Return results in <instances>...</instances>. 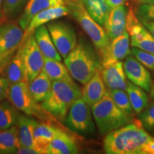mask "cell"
<instances>
[{"label":"cell","mask_w":154,"mask_h":154,"mask_svg":"<svg viewBox=\"0 0 154 154\" xmlns=\"http://www.w3.org/2000/svg\"><path fill=\"white\" fill-rule=\"evenodd\" d=\"M150 96H151V98L152 99L153 101H154V82H153L151 86V88L150 90Z\"/></svg>","instance_id":"41"},{"label":"cell","mask_w":154,"mask_h":154,"mask_svg":"<svg viewBox=\"0 0 154 154\" xmlns=\"http://www.w3.org/2000/svg\"><path fill=\"white\" fill-rule=\"evenodd\" d=\"M20 146L18 127L0 131V154L16 153Z\"/></svg>","instance_id":"25"},{"label":"cell","mask_w":154,"mask_h":154,"mask_svg":"<svg viewBox=\"0 0 154 154\" xmlns=\"http://www.w3.org/2000/svg\"><path fill=\"white\" fill-rule=\"evenodd\" d=\"M66 5L69 9V14H72L89 36L96 49L101 52L110 42L104 29L90 16L82 0H66Z\"/></svg>","instance_id":"5"},{"label":"cell","mask_w":154,"mask_h":154,"mask_svg":"<svg viewBox=\"0 0 154 154\" xmlns=\"http://www.w3.org/2000/svg\"><path fill=\"white\" fill-rule=\"evenodd\" d=\"M22 46L26 79L29 84L43 70L44 57L36 44L34 34L29 36Z\"/></svg>","instance_id":"10"},{"label":"cell","mask_w":154,"mask_h":154,"mask_svg":"<svg viewBox=\"0 0 154 154\" xmlns=\"http://www.w3.org/2000/svg\"><path fill=\"white\" fill-rule=\"evenodd\" d=\"M69 14V9L67 5L49 7V8L41 11L38 14H36L30 21L27 28L24 31L23 42L29 36L33 34L34 31L38 27L62 17L66 16Z\"/></svg>","instance_id":"16"},{"label":"cell","mask_w":154,"mask_h":154,"mask_svg":"<svg viewBox=\"0 0 154 154\" xmlns=\"http://www.w3.org/2000/svg\"><path fill=\"white\" fill-rule=\"evenodd\" d=\"M82 2L90 16L103 26L111 9L107 2L106 0H82Z\"/></svg>","instance_id":"26"},{"label":"cell","mask_w":154,"mask_h":154,"mask_svg":"<svg viewBox=\"0 0 154 154\" xmlns=\"http://www.w3.org/2000/svg\"><path fill=\"white\" fill-rule=\"evenodd\" d=\"M127 14L128 9L125 5L111 9L103 24L104 30L110 41L126 31Z\"/></svg>","instance_id":"15"},{"label":"cell","mask_w":154,"mask_h":154,"mask_svg":"<svg viewBox=\"0 0 154 154\" xmlns=\"http://www.w3.org/2000/svg\"><path fill=\"white\" fill-rule=\"evenodd\" d=\"M2 5H3V0H0V25L3 24L5 21V17L3 13V9H2Z\"/></svg>","instance_id":"39"},{"label":"cell","mask_w":154,"mask_h":154,"mask_svg":"<svg viewBox=\"0 0 154 154\" xmlns=\"http://www.w3.org/2000/svg\"><path fill=\"white\" fill-rule=\"evenodd\" d=\"M54 44L63 59L77 44L76 32L72 26L62 22H51L47 25Z\"/></svg>","instance_id":"8"},{"label":"cell","mask_w":154,"mask_h":154,"mask_svg":"<svg viewBox=\"0 0 154 154\" xmlns=\"http://www.w3.org/2000/svg\"><path fill=\"white\" fill-rule=\"evenodd\" d=\"M63 61L71 76L82 84H86L101 67V62L94 50L82 42L77 43Z\"/></svg>","instance_id":"3"},{"label":"cell","mask_w":154,"mask_h":154,"mask_svg":"<svg viewBox=\"0 0 154 154\" xmlns=\"http://www.w3.org/2000/svg\"><path fill=\"white\" fill-rule=\"evenodd\" d=\"M17 108L7 101L0 102V130H5L17 123L19 113Z\"/></svg>","instance_id":"29"},{"label":"cell","mask_w":154,"mask_h":154,"mask_svg":"<svg viewBox=\"0 0 154 154\" xmlns=\"http://www.w3.org/2000/svg\"><path fill=\"white\" fill-rule=\"evenodd\" d=\"M153 135H154V128H153Z\"/></svg>","instance_id":"42"},{"label":"cell","mask_w":154,"mask_h":154,"mask_svg":"<svg viewBox=\"0 0 154 154\" xmlns=\"http://www.w3.org/2000/svg\"><path fill=\"white\" fill-rule=\"evenodd\" d=\"M146 26V29L151 32V34L154 37V22H148V21H142L140 22Z\"/></svg>","instance_id":"38"},{"label":"cell","mask_w":154,"mask_h":154,"mask_svg":"<svg viewBox=\"0 0 154 154\" xmlns=\"http://www.w3.org/2000/svg\"><path fill=\"white\" fill-rule=\"evenodd\" d=\"M61 130L46 124H37L34 132V140L36 149L41 154L47 153V149L50 142Z\"/></svg>","instance_id":"23"},{"label":"cell","mask_w":154,"mask_h":154,"mask_svg":"<svg viewBox=\"0 0 154 154\" xmlns=\"http://www.w3.org/2000/svg\"><path fill=\"white\" fill-rule=\"evenodd\" d=\"M126 30L131 36L132 47L154 54V37L140 22L131 8L127 14Z\"/></svg>","instance_id":"9"},{"label":"cell","mask_w":154,"mask_h":154,"mask_svg":"<svg viewBox=\"0 0 154 154\" xmlns=\"http://www.w3.org/2000/svg\"><path fill=\"white\" fill-rule=\"evenodd\" d=\"M0 131H1V130H0Z\"/></svg>","instance_id":"43"},{"label":"cell","mask_w":154,"mask_h":154,"mask_svg":"<svg viewBox=\"0 0 154 154\" xmlns=\"http://www.w3.org/2000/svg\"><path fill=\"white\" fill-rule=\"evenodd\" d=\"M17 154H41L40 152L34 148L26 147V146H21L17 151Z\"/></svg>","instance_id":"36"},{"label":"cell","mask_w":154,"mask_h":154,"mask_svg":"<svg viewBox=\"0 0 154 154\" xmlns=\"http://www.w3.org/2000/svg\"><path fill=\"white\" fill-rule=\"evenodd\" d=\"M100 72L108 90L122 89L126 91V75L122 61H118L109 64L101 65Z\"/></svg>","instance_id":"14"},{"label":"cell","mask_w":154,"mask_h":154,"mask_svg":"<svg viewBox=\"0 0 154 154\" xmlns=\"http://www.w3.org/2000/svg\"><path fill=\"white\" fill-rule=\"evenodd\" d=\"M43 71L52 81H74L66 66L61 61L44 57Z\"/></svg>","instance_id":"28"},{"label":"cell","mask_w":154,"mask_h":154,"mask_svg":"<svg viewBox=\"0 0 154 154\" xmlns=\"http://www.w3.org/2000/svg\"><path fill=\"white\" fill-rule=\"evenodd\" d=\"M9 101L19 111L29 116H36L39 112L38 105L29 88L26 81L15 83L9 85L8 91Z\"/></svg>","instance_id":"11"},{"label":"cell","mask_w":154,"mask_h":154,"mask_svg":"<svg viewBox=\"0 0 154 154\" xmlns=\"http://www.w3.org/2000/svg\"><path fill=\"white\" fill-rule=\"evenodd\" d=\"M142 126L146 131H151L154 128V101L148 103L143 111L139 114Z\"/></svg>","instance_id":"33"},{"label":"cell","mask_w":154,"mask_h":154,"mask_svg":"<svg viewBox=\"0 0 154 154\" xmlns=\"http://www.w3.org/2000/svg\"><path fill=\"white\" fill-rule=\"evenodd\" d=\"M131 54L146 69L154 71V54L132 47Z\"/></svg>","instance_id":"32"},{"label":"cell","mask_w":154,"mask_h":154,"mask_svg":"<svg viewBox=\"0 0 154 154\" xmlns=\"http://www.w3.org/2000/svg\"><path fill=\"white\" fill-rule=\"evenodd\" d=\"M126 92L134 112L139 115L149 103V96L143 88L127 81Z\"/></svg>","instance_id":"27"},{"label":"cell","mask_w":154,"mask_h":154,"mask_svg":"<svg viewBox=\"0 0 154 154\" xmlns=\"http://www.w3.org/2000/svg\"><path fill=\"white\" fill-rule=\"evenodd\" d=\"M9 85L10 84L7 78L0 77V102L5 101L6 98L8 97Z\"/></svg>","instance_id":"35"},{"label":"cell","mask_w":154,"mask_h":154,"mask_svg":"<svg viewBox=\"0 0 154 154\" xmlns=\"http://www.w3.org/2000/svg\"><path fill=\"white\" fill-rule=\"evenodd\" d=\"M64 123L67 128L78 134L88 136L95 132L91 107L82 97L77 99L70 107Z\"/></svg>","instance_id":"6"},{"label":"cell","mask_w":154,"mask_h":154,"mask_svg":"<svg viewBox=\"0 0 154 154\" xmlns=\"http://www.w3.org/2000/svg\"><path fill=\"white\" fill-rule=\"evenodd\" d=\"M52 80L43 70L29 84V88L36 103H42L51 91Z\"/></svg>","instance_id":"24"},{"label":"cell","mask_w":154,"mask_h":154,"mask_svg":"<svg viewBox=\"0 0 154 154\" xmlns=\"http://www.w3.org/2000/svg\"><path fill=\"white\" fill-rule=\"evenodd\" d=\"M140 4H153L154 3V0H136Z\"/></svg>","instance_id":"40"},{"label":"cell","mask_w":154,"mask_h":154,"mask_svg":"<svg viewBox=\"0 0 154 154\" xmlns=\"http://www.w3.org/2000/svg\"><path fill=\"white\" fill-rule=\"evenodd\" d=\"M135 14L140 22L148 21L154 22V3L140 4L136 9Z\"/></svg>","instance_id":"34"},{"label":"cell","mask_w":154,"mask_h":154,"mask_svg":"<svg viewBox=\"0 0 154 154\" xmlns=\"http://www.w3.org/2000/svg\"><path fill=\"white\" fill-rule=\"evenodd\" d=\"M82 96V90L74 81H52L51 91L41 107L59 120L64 121L70 107Z\"/></svg>","instance_id":"2"},{"label":"cell","mask_w":154,"mask_h":154,"mask_svg":"<svg viewBox=\"0 0 154 154\" xmlns=\"http://www.w3.org/2000/svg\"><path fill=\"white\" fill-rule=\"evenodd\" d=\"M78 153L79 148L75 140L62 131L50 142L47 149V154H76Z\"/></svg>","instance_id":"21"},{"label":"cell","mask_w":154,"mask_h":154,"mask_svg":"<svg viewBox=\"0 0 154 154\" xmlns=\"http://www.w3.org/2000/svg\"><path fill=\"white\" fill-rule=\"evenodd\" d=\"M106 1L107 2V3L110 6L111 8H113V7H116L117 6L125 5L127 0H106Z\"/></svg>","instance_id":"37"},{"label":"cell","mask_w":154,"mask_h":154,"mask_svg":"<svg viewBox=\"0 0 154 154\" xmlns=\"http://www.w3.org/2000/svg\"><path fill=\"white\" fill-rule=\"evenodd\" d=\"M29 0H3V13L6 19L16 17L24 8Z\"/></svg>","instance_id":"31"},{"label":"cell","mask_w":154,"mask_h":154,"mask_svg":"<svg viewBox=\"0 0 154 154\" xmlns=\"http://www.w3.org/2000/svg\"><path fill=\"white\" fill-rule=\"evenodd\" d=\"M103 149L108 154H154V137L140 125H126L106 134Z\"/></svg>","instance_id":"1"},{"label":"cell","mask_w":154,"mask_h":154,"mask_svg":"<svg viewBox=\"0 0 154 154\" xmlns=\"http://www.w3.org/2000/svg\"><path fill=\"white\" fill-rule=\"evenodd\" d=\"M114 101L116 105L118 106L121 111H124L127 115H134V111L133 109L132 106L128 98V94L125 90L122 89H115V90H108Z\"/></svg>","instance_id":"30"},{"label":"cell","mask_w":154,"mask_h":154,"mask_svg":"<svg viewBox=\"0 0 154 154\" xmlns=\"http://www.w3.org/2000/svg\"><path fill=\"white\" fill-rule=\"evenodd\" d=\"M130 35L127 30L121 35L109 42L107 47L101 51V65L121 61L131 54Z\"/></svg>","instance_id":"12"},{"label":"cell","mask_w":154,"mask_h":154,"mask_svg":"<svg viewBox=\"0 0 154 154\" xmlns=\"http://www.w3.org/2000/svg\"><path fill=\"white\" fill-rule=\"evenodd\" d=\"M34 35L36 44L44 57L61 61L62 57L54 44L47 26L42 25L38 27L34 31Z\"/></svg>","instance_id":"19"},{"label":"cell","mask_w":154,"mask_h":154,"mask_svg":"<svg viewBox=\"0 0 154 154\" xmlns=\"http://www.w3.org/2000/svg\"><path fill=\"white\" fill-rule=\"evenodd\" d=\"M84 85L82 98L90 107L100 101L108 91L100 71H97Z\"/></svg>","instance_id":"18"},{"label":"cell","mask_w":154,"mask_h":154,"mask_svg":"<svg viewBox=\"0 0 154 154\" xmlns=\"http://www.w3.org/2000/svg\"><path fill=\"white\" fill-rule=\"evenodd\" d=\"M37 124L38 121L32 116L26 114L19 115L17 121V127L21 146L36 149L34 140V132Z\"/></svg>","instance_id":"22"},{"label":"cell","mask_w":154,"mask_h":154,"mask_svg":"<svg viewBox=\"0 0 154 154\" xmlns=\"http://www.w3.org/2000/svg\"><path fill=\"white\" fill-rule=\"evenodd\" d=\"M91 108L93 118L101 135H106L132 122L131 116L116 105L109 91Z\"/></svg>","instance_id":"4"},{"label":"cell","mask_w":154,"mask_h":154,"mask_svg":"<svg viewBox=\"0 0 154 154\" xmlns=\"http://www.w3.org/2000/svg\"><path fill=\"white\" fill-rule=\"evenodd\" d=\"M24 35V31L14 22L0 25V68L23 43Z\"/></svg>","instance_id":"7"},{"label":"cell","mask_w":154,"mask_h":154,"mask_svg":"<svg viewBox=\"0 0 154 154\" xmlns=\"http://www.w3.org/2000/svg\"><path fill=\"white\" fill-rule=\"evenodd\" d=\"M6 74L7 79L8 80L9 84H15L22 81L27 82L26 79V71L23 59L22 44L19 46L16 53L9 61Z\"/></svg>","instance_id":"20"},{"label":"cell","mask_w":154,"mask_h":154,"mask_svg":"<svg viewBox=\"0 0 154 154\" xmlns=\"http://www.w3.org/2000/svg\"><path fill=\"white\" fill-rule=\"evenodd\" d=\"M66 5V0H29L19 18V24L25 31L32 19L38 12L49 7Z\"/></svg>","instance_id":"17"},{"label":"cell","mask_w":154,"mask_h":154,"mask_svg":"<svg viewBox=\"0 0 154 154\" xmlns=\"http://www.w3.org/2000/svg\"><path fill=\"white\" fill-rule=\"evenodd\" d=\"M124 72L128 80L136 86L150 92L153 80L151 74L143 64H141L131 54L126 58L124 62Z\"/></svg>","instance_id":"13"}]
</instances>
